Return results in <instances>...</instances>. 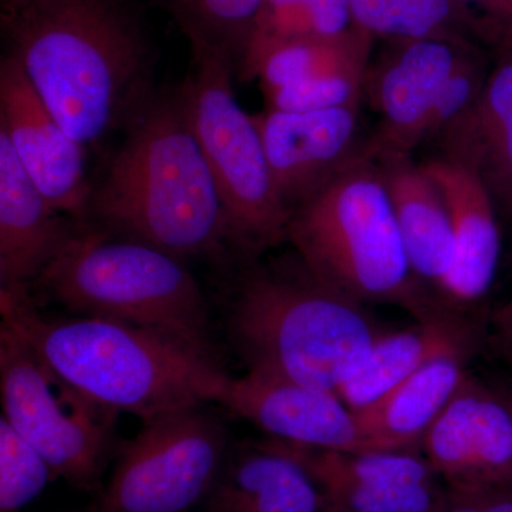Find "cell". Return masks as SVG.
Segmentation results:
<instances>
[{
  "instance_id": "obj_32",
  "label": "cell",
  "mask_w": 512,
  "mask_h": 512,
  "mask_svg": "<svg viewBox=\"0 0 512 512\" xmlns=\"http://www.w3.org/2000/svg\"><path fill=\"white\" fill-rule=\"evenodd\" d=\"M33 0H0L2 3V15H9V13L18 12L19 9L25 8Z\"/></svg>"
},
{
  "instance_id": "obj_24",
  "label": "cell",
  "mask_w": 512,
  "mask_h": 512,
  "mask_svg": "<svg viewBox=\"0 0 512 512\" xmlns=\"http://www.w3.org/2000/svg\"><path fill=\"white\" fill-rule=\"evenodd\" d=\"M373 40L352 26L342 35L286 43L266 57L259 69L262 93L316 82L346 70L369 69Z\"/></svg>"
},
{
  "instance_id": "obj_4",
  "label": "cell",
  "mask_w": 512,
  "mask_h": 512,
  "mask_svg": "<svg viewBox=\"0 0 512 512\" xmlns=\"http://www.w3.org/2000/svg\"><path fill=\"white\" fill-rule=\"evenodd\" d=\"M0 313L53 369L97 402L143 421L194 404H220L224 363L126 323L46 315L29 286L0 288Z\"/></svg>"
},
{
  "instance_id": "obj_16",
  "label": "cell",
  "mask_w": 512,
  "mask_h": 512,
  "mask_svg": "<svg viewBox=\"0 0 512 512\" xmlns=\"http://www.w3.org/2000/svg\"><path fill=\"white\" fill-rule=\"evenodd\" d=\"M487 316L450 311L394 332H383L362 365L338 389L353 412L365 409L407 377L444 357L470 360L485 348Z\"/></svg>"
},
{
  "instance_id": "obj_11",
  "label": "cell",
  "mask_w": 512,
  "mask_h": 512,
  "mask_svg": "<svg viewBox=\"0 0 512 512\" xmlns=\"http://www.w3.org/2000/svg\"><path fill=\"white\" fill-rule=\"evenodd\" d=\"M421 453L448 488L512 485V406L503 390L470 373L427 431Z\"/></svg>"
},
{
  "instance_id": "obj_15",
  "label": "cell",
  "mask_w": 512,
  "mask_h": 512,
  "mask_svg": "<svg viewBox=\"0 0 512 512\" xmlns=\"http://www.w3.org/2000/svg\"><path fill=\"white\" fill-rule=\"evenodd\" d=\"M423 167L439 185L453 228V259L440 298L457 311L473 312L490 292L500 264L497 208L480 178L464 165L439 156Z\"/></svg>"
},
{
  "instance_id": "obj_9",
  "label": "cell",
  "mask_w": 512,
  "mask_h": 512,
  "mask_svg": "<svg viewBox=\"0 0 512 512\" xmlns=\"http://www.w3.org/2000/svg\"><path fill=\"white\" fill-rule=\"evenodd\" d=\"M231 446L210 403L158 414L119 444L94 504L107 512H191L210 494Z\"/></svg>"
},
{
  "instance_id": "obj_22",
  "label": "cell",
  "mask_w": 512,
  "mask_h": 512,
  "mask_svg": "<svg viewBox=\"0 0 512 512\" xmlns=\"http://www.w3.org/2000/svg\"><path fill=\"white\" fill-rule=\"evenodd\" d=\"M353 26L389 43L423 39L471 42L493 28L460 0H350Z\"/></svg>"
},
{
  "instance_id": "obj_29",
  "label": "cell",
  "mask_w": 512,
  "mask_h": 512,
  "mask_svg": "<svg viewBox=\"0 0 512 512\" xmlns=\"http://www.w3.org/2000/svg\"><path fill=\"white\" fill-rule=\"evenodd\" d=\"M441 512H512V485L457 490L448 488Z\"/></svg>"
},
{
  "instance_id": "obj_25",
  "label": "cell",
  "mask_w": 512,
  "mask_h": 512,
  "mask_svg": "<svg viewBox=\"0 0 512 512\" xmlns=\"http://www.w3.org/2000/svg\"><path fill=\"white\" fill-rule=\"evenodd\" d=\"M191 47L224 56L239 70L264 0H161Z\"/></svg>"
},
{
  "instance_id": "obj_27",
  "label": "cell",
  "mask_w": 512,
  "mask_h": 512,
  "mask_svg": "<svg viewBox=\"0 0 512 512\" xmlns=\"http://www.w3.org/2000/svg\"><path fill=\"white\" fill-rule=\"evenodd\" d=\"M367 72L369 69L346 70L316 82L271 90L264 93L266 110L306 113L359 106L365 94Z\"/></svg>"
},
{
  "instance_id": "obj_26",
  "label": "cell",
  "mask_w": 512,
  "mask_h": 512,
  "mask_svg": "<svg viewBox=\"0 0 512 512\" xmlns=\"http://www.w3.org/2000/svg\"><path fill=\"white\" fill-rule=\"evenodd\" d=\"M56 474L33 444L0 419V512H20L45 491Z\"/></svg>"
},
{
  "instance_id": "obj_18",
  "label": "cell",
  "mask_w": 512,
  "mask_h": 512,
  "mask_svg": "<svg viewBox=\"0 0 512 512\" xmlns=\"http://www.w3.org/2000/svg\"><path fill=\"white\" fill-rule=\"evenodd\" d=\"M322 491L284 441L232 443L202 512H325Z\"/></svg>"
},
{
  "instance_id": "obj_28",
  "label": "cell",
  "mask_w": 512,
  "mask_h": 512,
  "mask_svg": "<svg viewBox=\"0 0 512 512\" xmlns=\"http://www.w3.org/2000/svg\"><path fill=\"white\" fill-rule=\"evenodd\" d=\"M487 76V67L473 47L444 83L424 128L423 143L436 140L454 120L470 109Z\"/></svg>"
},
{
  "instance_id": "obj_10",
  "label": "cell",
  "mask_w": 512,
  "mask_h": 512,
  "mask_svg": "<svg viewBox=\"0 0 512 512\" xmlns=\"http://www.w3.org/2000/svg\"><path fill=\"white\" fill-rule=\"evenodd\" d=\"M389 52L370 64L365 93L379 114L375 136L363 153L372 160L410 157L423 144L424 128L448 77L473 43L423 39L390 43Z\"/></svg>"
},
{
  "instance_id": "obj_17",
  "label": "cell",
  "mask_w": 512,
  "mask_h": 512,
  "mask_svg": "<svg viewBox=\"0 0 512 512\" xmlns=\"http://www.w3.org/2000/svg\"><path fill=\"white\" fill-rule=\"evenodd\" d=\"M79 227L50 205L0 133V288H30Z\"/></svg>"
},
{
  "instance_id": "obj_12",
  "label": "cell",
  "mask_w": 512,
  "mask_h": 512,
  "mask_svg": "<svg viewBox=\"0 0 512 512\" xmlns=\"http://www.w3.org/2000/svg\"><path fill=\"white\" fill-rule=\"evenodd\" d=\"M0 133L55 210L84 225L94 181L89 151L73 140L45 106L18 63L0 62Z\"/></svg>"
},
{
  "instance_id": "obj_35",
  "label": "cell",
  "mask_w": 512,
  "mask_h": 512,
  "mask_svg": "<svg viewBox=\"0 0 512 512\" xmlns=\"http://www.w3.org/2000/svg\"><path fill=\"white\" fill-rule=\"evenodd\" d=\"M325 512H349V511L338 510V508H332V507H328V505H326Z\"/></svg>"
},
{
  "instance_id": "obj_34",
  "label": "cell",
  "mask_w": 512,
  "mask_h": 512,
  "mask_svg": "<svg viewBox=\"0 0 512 512\" xmlns=\"http://www.w3.org/2000/svg\"><path fill=\"white\" fill-rule=\"evenodd\" d=\"M74 512H107V511L101 510L100 507H97V505L93 503L92 505H90V507H87L86 510L74 511Z\"/></svg>"
},
{
  "instance_id": "obj_8",
  "label": "cell",
  "mask_w": 512,
  "mask_h": 512,
  "mask_svg": "<svg viewBox=\"0 0 512 512\" xmlns=\"http://www.w3.org/2000/svg\"><path fill=\"white\" fill-rule=\"evenodd\" d=\"M0 393L3 417L40 451L56 477L97 497L120 444L121 413L67 382L5 320Z\"/></svg>"
},
{
  "instance_id": "obj_31",
  "label": "cell",
  "mask_w": 512,
  "mask_h": 512,
  "mask_svg": "<svg viewBox=\"0 0 512 512\" xmlns=\"http://www.w3.org/2000/svg\"><path fill=\"white\" fill-rule=\"evenodd\" d=\"M495 30L512 33V0H460Z\"/></svg>"
},
{
  "instance_id": "obj_5",
  "label": "cell",
  "mask_w": 512,
  "mask_h": 512,
  "mask_svg": "<svg viewBox=\"0 0 512 512\" xmlns=\"http://www.w3.org/2000/svg\"><path fill=\"white\" fill-rule=\"evenodd\" d=\"M285 244L318 278L367 306H397L417 320L457 311L414 275L382 170L365 153L292 212Z\"/></svg>"
},
{
  "instance_id": "obj_14",
  "label": "cell",
  "mask_w": 512,
  "mask_h": 512,
  "mask_svg": "<svg viewBox=\"0 0 512 512\" xmlns=\"http://www.w3.org/2000/svg\"><path fill=\"white\" fill-rule=\"evenodd\" d=\"M220 406L248 420L269 439L319 450L363 453L355 412L338 394L282 377H229Z\"/></svg>"
},
{
  "instance_id": "obj_19",
  "label": "cell",
  "mask_w": 512,
  "mask_h": 512,
  "mask_svg": "<svg viewBox=\"0 0 512 512\" xmlns=\"http://www.w3.org/2000/svg\"><path fill=\"white\" fill-rule=\"evenodd\" d=\"M434 141L441 157L480 178L498 215L512 218V49L488 72L470 109Z\"/></svg>"
},
{
  "instance_id": "obj_7",
  "label": "cell",
  "mask_w": 512,
  "mask_h": 512,
  "mask_svg": "<svg viewBox=\"0 0 512 512\" xmlns=\"http://www.w3.org/2000/svg\"><path fill=\"white\" fill-rule=\"evenodd\" d=\"M237 70L224 56L191 47L177 86L224 202L231 258H258L286 242L291 214L272 180L254 114L239 106Z\"/></svg>"
},
{
  "instance_id": "obj_6",
  "label": "cell",
  "mask_w": 512,
  "mask_h": 512,
  "mask_svg": "<svg viewBox=\"0 0 512 512\" xmlns=\"http://www.w3.org/2000/svg\"><path fill=\"white\" fill-rule=\"evenodd\" d=\"M30 291L69 315L151 330L222 362L207 296L188 262L160 249L80 225Z\"/></svg>"
},
{
  "instance_id": "obj_20",
  "label": "cell",
  "mask_w": 512,
  "mask_h": 512,
  "mask_svg": "<svg viewBox=\"0 0 512 512\" xmlns=\"http://www.w3.org/2000/svg\"><path fill=\"white\" fill-rule=\"evenodd\" d=\"M467 363L457 357L434 360L377 402L357 410L363 453H421L427 431L470 375Z\"/></svg>"
},
{
  "instance_id": "obj_21",
  "label": "cell",
  "mask_w": 512,
  "mask_h": 512,
  "mask_svg": "<svg viewBox=\"0 0 512 512\" xmlns=\"http://www.w3.org/2000/svg\"><path fill=\"white\" fill-rule=\"evenodd\" d=\"M376 163L414 275L439 295L453 259V228L439 185L423 164H414L410 157L383 158Z\"/></svg>"
},
{
  "instance_id": "obj_3",
  "label": "cell",
  "mask_w": 512,
  "mask_h": 512,
  "mask_svg": "<svg viewBox=\"0 0 512 512\" xmlns=\"http://www.w3.org/2000/svg\"><path fill=\"white\" fill-rule=\"evenodd\" d=\"M222 268L225 335L249 373L336 392L383 333L365 303L326 284L295 251Z\"/></svg>"
},
{
  "instance_id": "obj_1",
  "label": "cell",
  "mask_w": 512,
  "mask_h": 512,
  "mask_svg": "<svg viewBox=\"0 0 512 512\" xmlns=\"http://www.w3.org/2000/svg\"><path fill=\"white\" fill-rule=\"evenodd\" d=\"M12 57L87 151L126 133L157 93L154 52L128 0H33L2 15Z\"/></svg>"
},
{
  "instance_id": "obj_30",
  "label": "cell",
  "mask_w": 512,
  "mask_h": 512,
  "mask_svg": "<svg viewBox=\"0 0 512 512\" xmlns=\"http://www.w3.org/2000/svg\"><path fill=\"white\" fill-rule=\"evenodd\" d=\"M485 348L512 369V298L487 315Z\"/></svg>"
},
{
  "instance_id": "obj_33",
  "label": "cell",
  "mask_w": 512,
  "mask_h": 512,
  "mask_svg": "<svg viewBox=\"0 0 512 512\" xmlns=\"http://www.w3.org/2000/svg\"><path fill=\"white\" fill-rule=\"evenodd\" d=\"M498 387L503 390L505 397H507L508 402H510L512 406V380H505L503 383H498Z\"/></svg>"
},
{
  "instance_id": "obj_13",
  "label": "cell",
  "mask_w": 512,
  "mask_h": 512,
  "mask_svg": "<svg viewBox=\"0 0 512 512\" xmlns=\"http://www.w3.org/2000/svg\"><path fill=\"white\" fill-rule=\"evenodd\" d=\"M279 198L292 214L311 200L356 157L360 143L359 106L254 114Z\"/></svg>"
},
{
  "instance_id": "obj_23",
  "label": "cell",
  "mask_w": 512,
  "mask_h": 512,
  "mask_svg": "<svg viewBox=\"0 0 512 512\" xmlns=\"http://www.w3.org/2000/svg\"><path fill=\"white\" fill-rule=\"evenodd\" d=\"M352 26L350 0H264L237 80L258 79L266 57L286 43L342 35Z\"/></svg>"
},
{
  "instance_id": "obj_2",
  "label": "cell",
  "mask_w": 512,
  "mask_h": 512,
  "mask_svg": "<svg viewBox=\"0 0 512 512\" xmlns=\"http://www.w3.org/2000/svg\"><path fill=\"white\" fill-rule=\"evenodd\" d=\"M123 136L94 181L84 225L185 262L227 264L224 202L178 89L157 90Z\"/></svg>"
}]
</instances>
